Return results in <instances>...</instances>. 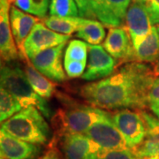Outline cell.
<instances>
[{
	"instance_id": "obj_1",
	"label": "cell",
	"mask_w": 159,
	"mask_h": 159,
	"mask_svg": "<svg viewBox=\"0 0 159 159\" xmlns=\"http://www.w3.org/2000/svg\"><path fill=\"white\" fill-rule=\"evenodd\" d=\"M157 77L148 65L130 62L106 78L82 86L80 94L95 107L141 111L148 106V93Z\"/></svg>"
},
{
	"instance_id": "obj_2",
	"label": "cell",
	"mask_w": 159,
	"mask_h": 159,
	"mask_svg": "<svg viewBox=\"0 0 159 159\" xmlns=\"http://www.w3.org/2000/svg\"><path fill=\"white\" fill-rule=\"evenodd\" d=\"M109 119H111V114L101 108L66 102L54 114L52 125L60 138L67 134H85L95 123Z\"/></svg>"
},
{
	"instance_id": "obj_3",
	"label": "cell",
	"mask_w": 159,
	"mask_h": 159,
	"mask_svg": "<svg viewBox=\"0 0 159 159\" xmlns=\"http://www.w3.org/2000/svg\"><path fill=\"white\" fill-rule=\"evenodd\" d=\"M42 112L34 106L23 108L1 123V130L11 136L37 145L50 142L51 129Z\"/></svg>"
},
{
	"instance_id": "obj_4",
	"label": "cell",
	"mask_w": 159,
	"mask_h": 159,
	"mask_svg": "<svg viewBox=\"0 0 159 159\" xmlns=\"http://www.w3.org/2000/svg\"><path fill=\"white\" fill-rule=\"evenodd\" d=\"M1 87L11 93L23 108L34 106L46 118H51V111L45 98L35 93L29 83L25 71L17 65L5 63L1 65Z\"/></svg>"
},
{
	"instance_id": "obj_5",
	"label": "cell",
	"mask_w": 159,
	"mask_h": 159,
	"mask_svg": "<svg viewBox=\"0 0 159 159\" xmlns=\"http://www.w3.org/2000/svg\"><path fill=\"white\" fill-rule=\"evenodd\" d=\"M111 119L124 136L130 149L146 139L147 127L140 111L120 109L111 114Z\"/></svg>"
},
{
	"instance_id": "obj_6",
	"label": "cell",
	"mask_w": 159,
	"mask_h": 159,
	"mask_svg": "<svg viewBox=\"0 0 159 159\" xmlns=\"http://www.w3.org/2000/svg\"><path fill=\"white\" fill-rule=\"evenodd\" d=\"M123 27L130 35L134 48L148 36L153 29L154 23L150 12L144 2L132 0L126 11Z\"/></svg>"
},
{
	"instance_id": "obj_7",
	"label": "cell",
	"mask_w": 159,
	"mask_h": 159,
	"mask_svg": "<svg viewBox=\"0 0 159 159\" xmlns=\"http://www.w3.org/2000/svg\"><path fill=\"white\" fill-rule=\"evenodd\" d=\"M132 0H89L92 17L109 28L123 27Z\"/></svg>"
},
{
	"instance_id": "obj_8",
	"label": "cell",
	"mask_w": 159,
	"mask_h": 159,
	"mask_svg": "<svg viewBox=\"0 0 159 159\" xmlns=\"http://www.w3.org/2000/svg\"><path fill=\"white\" fill-rule=\"evenodd\" d=\"M71 35L57 33L47 28L43 21L37 22L25 40L24 50L29 58L51 47L67 43Z\"/></svg>"
},
{
	"instance_id": "obj_9",
	"label": "cell",
	"mask_w": 159,
	"mask_h": 159,
	"mask_svg": "<svg viewBox=\"0 0 159 159\" xmlns=\"http://www.w3.org/2000/svg\"><path fill=\"white\" fill-rule=\"evenodd\" d=\"M66 44L63 43L49 48L29 59L34 67L47 78L56 82H63L68 77L62 65L63 52Z\"/></svg>"
},
{
	"instance_id": "obj_10",
	"label": "cell",
	"mask_w": 159,
	"mask_h": 159,
	"mask_svg": "<svg viewBox=\"0 0 159 159\" xmlns=\"http://www.w3.org/2000/svg\"><path fill=\"white\" fill-rule=\"evenodd\" d=\"M102 47L118 63L137 62L135 51L128 32L124 27L111 28Z\"/></svg>"
},
{
	"instance_id": "obj_11",
	"label": "cell",
	"mask_w": 159,
	"mask_h": 159,
	"mask_svg": "<svg viewBox=\"0 0 159 159\" xmlns=\"http://www.w3.org/2000/svg\"><path fill=\"white\" fill-rule=\"evenodd\" d=\"M85 134L104 149H130L124 136L111 119H104L95 123L86 131Z\"/></svg>"
},
{
	"instance_id": "obj_12",
	"label": "cell",
	"mask_w": 159,
	"mask_h": 159,
	"mask_svg": "<svg viewBox=\"0 0 159 159\" xmlns=\"http://www.w3.org/2000/svg\"><path fill=\"white\" fill-rule=\"evenodd\" d=\"M89 46V63L81 78L92 81L103 79L115 72L118 63L101 46L88 44Z\"/></svg>"
},
{
	"instance_id": "obj_13",
	"label": "cell",
	"mask_w": 159,
	"mask_h": 159,
	"mask_svg": "<svg viewBox=\"0 0 159 159\" xmlns=\"http://www.w3.org/2000/svg\"><path fill=\"white\" fill-rule=\"evenodd\" d=\"M10 10V1L0 0V52L2 62L5 63L21 58L11 32Z\"/></svg>"
},
{
	"instance_id": "obj_14",
	"label": "cell",
	"mask_w": 159,
	"mask_h": 159,
	"mask_svg": "<svg viewBox=\"0 0 159 159\" xmlns=\"http://www.w3.org/2000/svg\"><path fill=\"white\" fill-rule=\"evenodd\" d=\"M58 139L64 159H89L102 148L85 134H67Z\"/></svg>"
},
{
	"instance_id": "obj_15",
	"label": "cell",
	"mask_w": 159,
	"mask_h": 159,
	"mask_svg": "<svg viewBox=\"0 0 159 159\" xmlns=\"http://www.w3.org/2000/svg\"><path fill=\"white\" fill-rule=\"evenodd\" d=\"M40 145L25 142L0 131V156L6 159H35L41 153Z\"/></svg>"
},
{
	"instance_id": "obj_16",
	"label": "cell",
	"mask_w": 159,
	"mask_h": 159,
	"mask_svg": "<svg viewBox=\"0 0 159 159\" xmlns=\"http://www.w3.org/2000/svg\"><path fill=\"white\" fill-rule=\"evenodd\" d=\"M39 21L40 19H38V17H34L32 14H28L15 6H11L10 23L11 32L20 51V57L23 60L29 58L24 50L25 40L29 36L34 25Z\"/></svg>"
},
{
	"instance_id": "obj_17",
	"label": "cell",
	"mask_w": 159,
	"mask_h": 159,
	"mask_svg": "<svg viewBox=\"0 0 159 159\" xmlns=\"http://www.w3.org/2000/svg\"><path fill=\"white\" fill-rule=\"evenodd\" d=\"M24 61L26 62L24 66L25 74L34 92L43 98H51L56 92V85L51 80L47 78L35 68L29 58L25 59Z\"/></svg>"
},
{
	"instance_id": "obj_18",
	"label": "cell",
	"mask_w": 159,
	"mask_h": 159,
	"mask_svg": "<svg viewBox=\"0 0 159 159\" xmlns=\"http://www.w3.org/2000/svg\"><path fill=\"white\" fill-rule=\"evenodd\" d=\"M137 62L157 63L159 61V34L156 26L148 36L134 48Z\"/></svg>"
},
{
	"instance_id": "obj_19",
	"label": "cell",
	"mask_w": 159,
	"mask_h": 159,
	"mask_svg": "<svg viewBox=\"0 0 159 159\" xmlns=\"http://www.w3.org/2000/svg\"><path fill=\"white\" fill-rule=\"evenodd\" d=\"M103 26L100 21L84 19L76 31V36L84 40L89 44L98 45L105 39V29Z\"/></svg>"
},
{
	"instance_id": "obj_20",
	"label": "cell",
	"mask_w": 159,
	"mask_h": 159,
	"mask_svg": "<svg viewBox=\"0 0 159 159\" xmlns=\"http://www.w3.org/2000/svg\"><path fill=\"white\" fill-rule=\"evenodd\" d=\"M83 20V18L79 17H57L50 15L42 19V21L47 28L57 33L71 35L78 30Z\"/></svg>"
},
{
	"instance_id": "obj_21",
	"label": "cell",
	"mask_w": 159,
	"mask_h": 159,
	"mask_svg": "<svg viewBox=\"0 0 159 159\" xmlns=\"http://www.w3.org/2000/svg\"><path fill=\"white\" fill-rule=\"evenodd\" d=\"M22 105L8 91L1 87L0 89V120L1 123L21 111Z\"/></svg>"
},
{
	"instance_id": "obj_22",
	"label": "cell",
	"mask_w": 159,
	"mask_h": 159,
	"mask_svg": "<svg viewBox=\"0 0 159 159\" xmlns=\"http://www.w3.org/2000/svg\"><path fill=\"white\" fill-rule=\"evenodd\" d=\"M50 15L57 17H78L79 8L74 0H51Z\"/></svg>"
},
{
	"instance_id": "obj_23",
	"label": "cell",
	"mask_w": 159,
	"mask_h": 159,
	"mask_svg": "<svg viewBox=\"0 0 159 159\" xmlns=\"http://www.w3.org/2000/svg\"><path fill=\"white\" fill-rule=\"evenodd\" d=\"M14 6L25 12L43 19L46 17L50 0H15Z\"/></svg>"
},
{
	"instance_id": "obj_24",
	"label": "cell",
	"mask_w": 159,
	"mask_h": 159,
	"mask_svg": "<svg viewBox=\"0 0 159 159\" xmlns=\"http://www.w3.org/2000/svg\"><path fill=\"white\" fill-rule=\"evenodd\" d=\"M89 46L85 42L80 40L70 41L65 52L64 61H80L86 62L88 60Z\"/></svg>"
},
{
	"instance_id": "obj_25",
	"label": "cell",
	"mask_w": 159,
	"mask_h": 159,
	"mask_svg": "<svg viewBox=\"0 0 159 159\" xmlns=\"http://www.w3.org/2000/svg\"><path fill=\"white\" fill-rule=\"evenodd\" d=\"M130 150L137 159H148L159 150V142L146 137L142 143Z\"/></svg>"
},
{
	"instance_id": "obj_26",
	"label": "cell",
	"mask_w": 159,
	"mask_h": 159,
	"mask_svg": "<svg viewBox=\"0 0 159 159\" xmlns=\"http://www.w3.org/2000/svg\"><path fill=\"white\" fill-rule=\"evenodd\" d=\"M89 159H137L130 149L113 150L101 148Z\"/></svg>"
},
{
	"instance_id": "obj_27",
	"label": "cell",
	"mask_w": 159,
	"mask_h": 159,
	"mask_svg": "<svg viewBox=\"0 0 159 159\" xmlns=\"http://www.w3.org/2000/svg\"><path fill=\"white\" fill-rule=\"evenodd\" d=\"M139 111L146 124L147 137L159 142V119L143 110Z\"/></svg>"
},
{
	"instance_id": "obj_28",
	"label": "cell",
	"mask_w": 159,
	"mask_h": 159,
	"mask_svg": "<svg viewBox=\"0 0 159 159\" xmlns=\"http://www.w3.org/2000/svg\"><path fill=\"white\" fill-rule=\"evenodd\" d=\"M87 63L80 61H64V68L69 78L81 77L85 72Z\"/></svg>"
},
{
	"instance_id": "obj_29",
	"label": "cell",
	"mask_w": 159,
	"mask_h": 159,
	"mask_svg": "<svg viewBox=\"0 0 159 159\" xmlns=\"http://www.w3.org/2000/svg\"><path fill=\"white\" fill-rule=\"evenodd\" d=\"M79 8L80 17L92 18L89 7V0H74Z\"/></svg>"
},
{
	"instance_id": "obj_30",
	"label": "cell",
	"mask_w": 159,
	"mask_h": 159,
	"mask_svg": "<svg viewBox=\"0 0 159 159\" xmlns=\"http://www.w3.org/2000/svg\"><path fill=\"white\" fill-rule=\"evenodd\" d=\"M150 102H159V77H157L148 93V104Z\"/></svg>"
},
{
	"instance_id": "obj_31",
	"label": "cell",
	"mask_w": 159,
	"mask_h": 159,
	"mask_svg": "<svg viewBox=\"0 0 159 159\" xmlns=\"http://www.w3.org/2000/svg\"><path fill=\"white\" fill-rule=\"evenodd\" d=\"M38 159H63V156L55 145H51L50 148Z\"/></svg>"
},
{
	"instance_id": "obj_32",
	"label": "cell",
	"mask_w": 159,
	"mask_h": 159,
	"mask_svg": "<svg viewBox=\"0 0 159 159\" xmlns=\"http://www.w3.org/2000/svg\"><path fill=\"white\" fill-rule=\"evenodd\" d=\"M144 3L148 7L154 23L155 19L159 15V0H145Z\"/></svg>"
},
{
	"instance_id": "obj_33",
	"label": "cell",
	"mask_w": 159,
	"mask_h": 159,
	"mask_svg": "<svg viewBox=\"0 0 159 159\" xmlns=\"http://www.w3.org/2000/svg\"><path fill=\"white\" fill-rule=\"evenodd\" d=\"M148 107L155 114V116L159 119V102H150L148 104Z\"/></svg>"
},
{
	"instance_id": "obj_34",
	"label": "cell",
	"mask_w": 159,
	"mask_h": 159,
	"mask_svg": "<svg viewBox=\"0 0 159 159\" xmlns=\"http://www.w3.org/2000/svg\"><path fill=\"white\" fill-rule=\"evenodd\" d=\"M154 25L156 26V28H157V31H158V34H159V15L155 19V20H154Z\"/></svg>"
},
{
	"instance_id": "obj_35",
	"label": "cell",
	"mask_w": 159,
	"mask_h": 159,
	"mask_svg": "<svg viewBox=\"0 0 159 159\" xmlns=\"http://www.w3.org/2000/svg\"><path fill=\"white\" fill-rule=\"evenodd\" d=\"M154 71H155L156 74H157V76H159V61L156 63V65H155V66H154Z\"/></svg>"
},
{
	"instance_id": "obj_36",
	"label": "cell",
	"mask_w": 159,
	"mask_h": 159,
	"mask_svg": "<svg viewBox=\"0 0 159 159\" xmlns=\"http://www.w3.org/2000/svg\"><path fill=\"white\" fill-rule=\"evenodd\" d=\"M148 159H159V150L157 152V153L154 155L153 157H151L150 158Z\"/></svg>"
},
{
	"instance_id": "obj_37",
	"label": "cell",
	"mask_w": 159,
	"mask_h": 159,
	"mask_svg": "<svg viewBox=\"0 0 159 159\" xmlns=\"http://www.w3.org/2000/svg\"><path fill=\"white\" fill-rule=\"evenodd\" d=\"M9 1H10V3H13V2H14L15 0H9Z\"/></svg>"
},
{
	"instance_id": "obj_38",
	"label": "cell",
	"mask_w": 159,
	"mask_h": 159,
	"mask_svg": "<svg viewBox=\"0 0 159 159\" xmlns=\"http://www.w3.org/2000/svg\"><path fill=\"white\" fill-rule=\"evenodd\" d=\"M138 1H142V2H145V0H138Z\"/></svg>"
},
{
	"instance_id": "obj_39",
	"label": "cell",
	"mask_w": 159,
	"mask_h": 159,
	"mask_svg": "<svg viewBox=\"0 0 159 159\" xmlns=\"http://www.w3.org/2000/svg\"><path fill=\"white\" fill-rule=\"evenodd\" d=\"M1 159H6V158H1Z\"/></svg>"
}]
</instances>
